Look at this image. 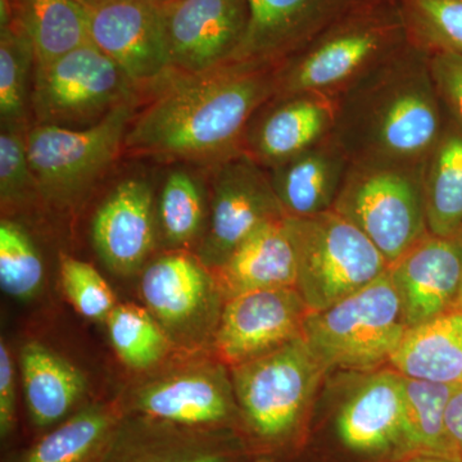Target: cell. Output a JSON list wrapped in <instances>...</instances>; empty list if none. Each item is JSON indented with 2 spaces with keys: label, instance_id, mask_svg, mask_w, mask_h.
Wrapping results in <instances>:
<instances>
[{
  "label": "cell",
  "instance_id": "38",
  "mask_svg": "<svg viewBox=\"0 0 462 462\" xmlns=\"http://www.w3.org/2000/svg\"><path fill=\"white\" fill-rule=\"evenodd\" d=\"M18 425L17 370L8 343L0 340V439L3 445L16 434Z\"/></svg>",
  "mask_w": 462,
  "mask_h": 462
},
{
  "label": "cell",
  "instance_id": "17",
  "mask_svg": "<svg viewBox=\"0 0 462 462\" xmlns=\"http://www.w3.org/2000/svg\"><path fill=\"white\" fill-rule=\"evenodd\" d=\"M337 112V98L325 94H276L249 123L242 152L273 169L330 138Z\"/></svg>",
  "mask_w": 462,
  "mask_h": 462
},
{
  "label": "cell",
  "instance_id": "37",
  "mask_svg": "<svg viewBox=\"0 0 462 462\" xmlns=\"http://www.w3.org/2000/svg\"><path fill=\"white\" fill-rule=\"evenodd\" d=\"M430 67L447 115L462 125V57L431 53Z\"/></svg>",
  "mask_w": 462,
  "mask_h": 462
},
{
  "label": "cell",
  "instance_id": "41",
  "mask_svg": "<svg viewBox=\"0 0 462 462\" xmlns=\"http://www.w3.org/2000/svg\"><path fill=\"white\" fill-rule=\"evenodd\" d=\"M80 2L87 5L88 8L93 9L107 2V0H80Z\"/></svg>",
  "mask_w": 462,
  "mask_h": 462
},
{
  "label": "cell",
  "instance_id": "42",
  "mask_svg": "<svg viewBox=\"0 0 462 462\" xmlns=\"http://www.w3.org/2000/svg\"><path fill=\"white\" fill-rule=\"evenodd\" d=\"M457 238H458V240H460L461 249H462V233L460 234V236H457ZM457 310H462V278H461L460 294H458Z\"/></svg>",
  "mask_w": 462,
  "mask_h": 462
},
{
  "label": "cell",
  "instance_id": "1",
  "mask_svg": "<svg viewBox=\"0 0 462 462\" xmlns=\"http://www.w3.org/2000/svg\"><path fill=\"white\" fill-rule=\"evenodd\" d=\"M278 69L225 62L194 74L173 72L147 93L124 151L209 167L239 153L252 118L278 91Z\"/></svg>",
  "mask_w": 462,
  "mask_h": 462
},
{
  "label": "cell",
  "instance_id": "15",
  "mask_svg": "<svg viewBox=\"0 0 462 462\" xmlns=\"http://www.w3.org/2000/svg\"><path fill=\"white\" fill-rule=\"evenodd\" d=\"M310 312L294 287L231 297L225 302L212 354L229 367L270 354L302 337Z\"/></svg>",
  "mask_w": 462,
  "mask_h": 462
},
{
  "label": "cell",
  "instance_id": "24",
  "mask_svg": "<svg viewBox=\"0 0 462 462\" xmlns=\"http://www.w3.org/2000/svg\"><path fill=\"white\" fill-rule=\"evenodd\" d=\"M214 273L225 300L261 289L296 288L297 254L287 217L254 231Z\"/></svg>",
  "mask_w": 462,
  "mask_h": 462
},
{
  "label": "cell",
  "instance_id": "10",
  "mask_svg": "<svg viewBox=\"0 0 462 462\" xmlns=\"http://www.w3.org/2000/svg\"><path fill=\"white\" fill-rule=\"evenodd\" d=\"M117 400L124 412L242 434L230 367L214 354L188 355L178 363L162 365Z\"/></svg>",
  "mask_w": 462,
  "mask_h": 462
},
{
  "label": "cell",
  "instance_id": "16",
  "mask_svg": "<svg viewBox=\"0 0 462 462\" xmlns=\"http://www.w3.org/2000/svg\"><path fill=\"white\" fill-rule=\"evenodd\" d=\"M251 457L239 431L124 412L99 462H247Z\"/></svg>",
  "mask_w": 462,
  "mask_h": 462
},
{
  "label": "cell",
  "instance_id": "29",
  "mask_svg": "<svg viewBox=\"0 0 462 462\" xmlns=\"http://www.w3.org/2000/svg\"><path fill=\"white\" fill-rule=\"evenodd\" d=\"M158 240L166 251L196 252L208 224V189L187 170L167 175L156 200Z\"/></svg>",
  "mask_w": 462,
  "mask_h": 462
},
{
  "label": "cell",
  "instance_id": "19",
  "mask_svg": "<svg viewBox=\"0 0 462 462\" xmlns=\"http://www.w3.org/2000/svg\"><path fill=\"white\" fill-rule=\"evenodd\" d=\"M355 2L247 0V29L226 62L281 67Z\"/></svg>",
  "mask_w": 462,
  "mask_h": 462
},
{
  "label": "cell",
  "instance_id": "25",
  "mask_svg": "<svg viewBox=\"0 0 462 462\" xmlns=\"http://www.w3.org/2000/svg\"><path fill=\"white\" fill-rule=\"evenodd\" d=\"M123 415L118 400L88 402L5 462H99Z\"/></svg>",
  "mask_w": 462,
  "mask_h": 462
},
{
  "label": "cell",
  "instance_id": "2",
  "mask_svg": "<svg viewBox=\"0 0 462 462\" xmlns=\"http://www.w3.org/2000/svg\"><path fill=\"white\" fill-rule=\"evenodd\" d=\"M337 102L333 135L351 162L424 165L446 123L430 53L413 42Z\"/></svg>",
  "mask_w": 462,
  "mask_h": 462
},
{
  "label": "cell",
  "instance_id": "27",
  "mask_svg": "<svg viewBox=\"0 0 462 462\" xmlns=\"http://www.w3.org/2000/svg\"><path fill=\"white\" fill-rule=\"evenodd\" d=\"M447 115V112H446ZM428 230L456 238L462 233V125L446 116L442 134L422 170Z\"/></svg>",
  "mask_w": 462,
  "mask_h": 462
},
{
  "label": "cell",
  "instance_id": "44",
  "mask_svg": "<svg viewBox=\"0 0 462 462\" xmlns=\"http://www.w3.org/2000/svg\"><path fill=\"white\" fill-rule=\"evenodd\" d=\"M157 2H160V3H166V2H170V0H157Z\"/></svg>",
  "mask_w": 462,
  "mask_h": 462
},
{
  "label": "cell",
  "instance_id": "22",
  "mask_svg": "<svg viewBox=\"0 0 462 462\" xmlns=\"http://www.w3.org/2000/svg\"><path fill=\"white\" fill-rule=\"evenodd\" d=\"M18 365L33 438L65 421L88 403L85 374L41 340H29L21 346Z\"/></svg>",
  "mask_w": 462,
  "mask_h": 462
},
{
  "label": "cell",
  "instance_id": "3",
  "mask_svg": "<svg viewBox=\"0 0 462 462\" xmlns=\"http://www.w3.org/2000/svg\"><path fill=\"white\" fill-rule=\"evenodd\" d=\"M327 369L300 337L230 367L242 434L256 457H284L307 445Z\"/></svg>",
  "mask_w": 462,
  "mask_h": 462
},
{
  "label": "cell",
  "instance_id": "18",
  "mask_svg": "<svg viewBox=\"0 0 462 462\" xmlns=\"http://www.w3.org/2000/svg\"><path fill=\"white\" fill-rule=\"evenodd\" d=\"M161 5L173 71L179 74L226 62L247 29V0H170Z\"/></svg>",
  "mask_w": 462,
  "mask_h": 462
},
{
  "label": "cell",
  "instance_id": "6",
  "mask_svg": "<svg viewBox=\"0 0 462 462\" xmlns=\"http://www.w3.org/2000/svg\"><path fill=\"white\" fill-rule=\"evenodd\" d=\"M407 331L388 272L366 287L307 316L302 338L328 373L388 366Z\"/></svg>",
  "mask_w": 462,
  "mask_h": 462
},
{
  "label": "cell",
  "instance_id": "13",
  "mask_svg": "<svg viewBox=\"0 0 462 462\" xmlns=\"http://www.w3.org/2000/svg\"><path fill=\"white\" fill-rule=\"evenodd\" d=\"M208 224L194 254L212 272L263 225L287 217L269 172L239 152L211 167Z\"/></svg>",
  "mask_w": 462,
  "mask_h": 462
},
{
  "label": "cell",
  "instance_id": "7",
  "mask_svg": "<svg viewBox=\"0 0 462 462\" xmlns=\"http://www.w3.org/2000/svg\"><path fill=\"white\" fill-rule=\"evenodd\" d=\"M139 102L125 103L84 129L36 124L26 132L27 154L42 202L76 207L124 151Z\"/></svg>",
  "mask_w": 462,
  "mask_h": 462
},
{
  "label": "cell",
  "instance_id": "8",
  "mask_svg": "<svg viewBox=\"0 0 462 462\" xmlns=\"http://www.w3.org/2000/svg\"><path fill=\"white\" fill-rule=\"evenodd\" d=\"M297 254L296 289L311 311L351 296L388 272L372 240L338 212L288 217Z\"/></svg>",
  "mask_w": 462,
  "mask_h": 462
},
{
  "label": "cell",
  "instance_id": "28",
  "mask_svg": "<svg viewBox=\"0 0 462 462\" xmlns=\"http://www.w3.org/2000/svg\"><path fill=\"white\" fill-rule=\"evenodd\" d=\"M16 20L32 39L35 66L91 42L90 8L80 0H14Z\"/></svg>",
  "mask_w": 462,
  "mask_h": 462
},
{
  "label": "cell",
  "instance_id": "11",
  "mask_svg": "<svg viewBox=\"0 0 462 462\" xmlns=\"http://www.w3.org/2000/svg\"><path fill=\"white\" fill-rule=\"evenodd\" d=\"M139 291L176 351L212 354L226 300L215 273L194 252L166 251L145 264Z\"/></svg>",
  "mask_w": 462,
  "mask_h": 462
},
{
  "label": "cell",
  "instance_id": "14",
  "mask_svg": "<svg viewBox=\"0 0 462 462\" xmlns=\"http://www.w3.org/2000/svg\"><path fill=\"white\" fill-rule=\"evenodd\" d=\"M90 41L141 93L175 72L165 14L157 0H107L90 9Z\"/></svg>",
  "mask_w": 462,
  "mask_h": 462
},
{
  "label": "cell",
  "instance_id": "23",
  "mask_svg": "<svg viewBox=\"0 0 462 462\" xmlns=\"http://www.w3.org/2000/svg\"><path fill=\"white\" fill-rule=\"evenodd\" d=\"M349 166L345 149L331 135L267 172L285 215L305 218L334 208Z\"/></svg>",
  "mask_w": 462,
  "mask_h": 462
},
{
  "label": "cell",
  "instance_id": "30",
  "mask_svg": "<svg viewBox=\"0 0 462 462\" xmlns=\"http://www.w3.org/2000/svg\"><path fill=\"white\" fill-rule=\"evenodd\" d=\"M401 378L404 430L412 455L438 456L458 462L446 428L447 404L456 384Z\"/></svg>",
  "mask_w": 462,
  "mask_h": 462
},
{
  "label": "cell",
  "instance_id": "34",
  "mask_svg": "<svg viewBox=\"0 0 462 462\" xmlns=\"http://www.w3.org/2000/svg\"><path fill=\"white\" fill-rule=\"evenodd\" d=\"M413 44L462 57V0H400Z\"/></svg>",
  "mask_w": 462,
  "mask_h": 462
},
{
  "label": "cell",
  "instance_id": "36",
  "mask_svg": "<svg viewBox=\"0 0 462 462\" xmlns=\"http://www.w3.org/2000/svg\"><path fill=\"white\" fill-rule=\"evenodd\" d=\"M60 281L69 302L88 320L106 322L118 305L111 285L89 263L63 254Z\"/></svg>",
  "mask_w": 462,
  "mask_h": 462
},
{
  "label": "cell",
  "instance_id": "12",
  "mask_svg": "<svg viewBox=\"0 0 462 462\" xmlns=\"http://www.w3.org/2000/svg\"><path fill=\"white\" fill-rule=\"evenodd\" d=\"M32 85L30 106L38 124L69 129L99 123L125 103L139 102L141 94L93 42L35 66Z\"/></svg>",
  "mask_w": 462,
  "mask_h": 462
},
{
  "label": "cell",
  "instance_id": "40",
  "mask_svg": "<svg viewBox=\"0 0 462 462\" xmlns=\"http://www.w3.org/2000/svg\"><path fill=\"white\" fill-rule=\"evenodd\" d=\"M396 462H456L452 460H448V458L445 457H438V456H430V455H411L407 456V457L401 458Z\"/></svg>",
  "mask_w": 462,
  "mask_h": 462
},
{
  "label": "cell",
  "instance_id": "20",
  "mask_svg": "<svg viewBox=\"0 0 462 462\" xmlns=\"http://www.w3.org/2000/svg\"><path fill=\"white\" fill-rule=\"evenodd\" d=\"M407 329L457 310L462 249L457 236L428 233L389 266Z\"/></svg>",
  "mask_w": 462,
  "mask_h": 462
},
{
  "label": "cell",
  "instance_id": "33",
  "mask_svg": "<svg viewBox=\"0 0 462 462\" xmlns=\"http://www.w3.org/2000/svg\"><path fill=\"white\" fill-rule=\"evenodd\" d=\"M45 269L41 251L29 231L3 216L0 220V285L7 296L30 302L41 296Z\"/></svg>",
  "mask_w": 462,
  "mask_h": 462
},
{
  "label": "cell",
  "instance_id": "31",
  "mask_svg": "<svg viewBox=\"0 0 462 462\" xmlns=\"http://www.w3.org/2000/svg\"><path fill=\"white\" fill-rule=\"evenodd\" d=\"M105 324L116 356L133 372H154L176 351L144 306L118 303Z\"/></svg>",
  "mask_w": 462,
  "mask_h": 462
},
{
  "label": "cell",
  "instance_id": "21",
  "mask_svg": "<svg viewBox=\"0 0 462 462\" xmlns=\"http://www.w3.org/2000/svg\"><path fill=\"white\" fill-rule=\"evenodd\" d=\"M91 240L112 273L130 276L144 269L158 242L152 185L139 178L121 181L97 209Z\"/></svg>",
  "mask_w": 462,
  "mask_h": 462
},
{
  "label": "cell",
  "instance_id": "39",
  "mask_svg": "<svg viewBox=\"0 0 462 462\" xmlns=\"http://www.w3.org/2000/svg\"><path fill=\"white\" fill-rule=\"evenodd\" d=\"M446 428L458 462H462V383L455 385L447 404Z\"/></svg>",
  "mask_w": 462,
  "mask_h": 462
},
{
  "label": "cell",
  "instance_id": "26",
  "mask_svg": "<svg viewBox=\"0 0 462 462\" xmlns=\"http://www.w3.org/2000/svg\"><path fill=\"white\" fill-rule=\"evenodd\" d=\"M388 366L406 378L460 384L462 310L407 329Z\"/></svg>",
  "mask_w": 462,
  "mask_h": 462
},
{
  "label": "cell",
  "instance_id": "4",
  "mask_svg": "<svg viewBox=\"0 0 462 462\" xmlns=\"http://www.w3.org/2000/svg\"><path fill=\"white\" fill-rule=\"evenodd\" d=\"M327 380V379H325ZM309 440L324 462H396L411 456L402 378L391 366L328 374Z\"/></svg>",
  "mask_w": 462,
  "mask_h": 462
},
{
  "label": "cell",
  "instance_id": "32",
  "mask_svg": "<svg viewBox=\"0 0 462 462\" xmlns=\"http://www.w3.org/2000/svg\"><path fill=\"white\" fill-rule=\"evenodd\" d=\"M35 50L32 39L17 20L0 30V118L2 126L25 125L27 107L32 105V74L35 69Z\"/></svg>",
  "mask_w": 462,
  "mask_h": 462
},
{
  "label": "cell",
  "instance_id": "5",
  "mask_svg": "<svg viewBox=\"0 0 462 462\" xmlns=\"http://www.w3.org/2000/svg\"><path fill=\"white\" fill-rule=\"evenodd\" d=\"M411 42L400 0H357L279 67L276 94L338 98Z\"/></svg>",
  "mask_w": 462,
  "mask_h": 462
},
{
  "label": "cell",
  "instance_id": "35",
  "mask_svg": "<svg viewBox=\"0 0 462 462\" xmlns=\"http://www.w3.org/2000/svg\"><path fill=\"white\" fill-rule=\"evenodd\" d=\"M42 199L27 154L26 133L2 126L0 134V202L3 214L18 211Z\"/></svg>",
  "mask_w": 462,
  "mask_h": 462
},
{
  "label": "cell",
  "instance_id": "43",
  "mask_svg": "<svg viewBox=\"0 0 462 462\" xmlns=\"http://www.w3.org/2000/svg\"><path fill=\"white\" fill-rule=\"evenodd\" d=\"M254 462H273V460L272 458L263 457V456H261V457L254 458Z\"/></svg>",
  "mask_w": 462,
  "mask_h": 462
},
{
  "label": "cell",
  "instance_id": "9",
  "mask_svg": "<svg viewBox=\"0 0 462 462\" xmlns=\"http://www.w3.org/2000/svg\"><path fill=\"white\" fill-rule=\"evenodd\" d=\"M422 170L424 165L351 162L334 206L372 240L389 266L430 233Z\"/></svg>",
  "mask_w": 462,
  "mask_h": 462
}]
</instances>
